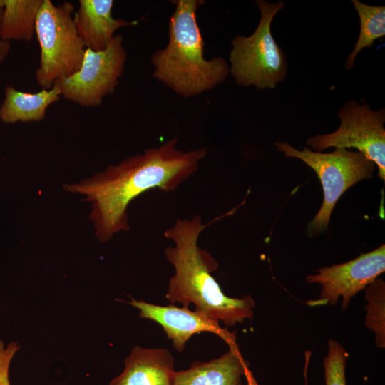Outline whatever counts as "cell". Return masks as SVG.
I'll return each mask as SVG.
<instances>
[{"mask_svg":"<svg viewBox=\"0 0 385 385\" xmlns=\"http://www.w3.org/2000/svg\"><path fill=\"white\" fill-rule=\"evenodd\" d=\"M177 144L174 137L88 179L64 185L65 190L83 195L91 203L90 220L100 242L130 230L127 209L132 200L152 189L173 191L198 170L206 148L185 151Z\"/></svg>","mask_w":385,"mask_h":385,"instance_id":"6da1fadb","label":"cell"},{"mask_svg":"<svg viewBox=\"0 0 385 385\" xmlns=\"http://www.w3.org/2000/svg\"><path fill=\"white\" fill-rule=\"evenodd\" d=\"M202 224L200 215L192 218L178 219L164 232L174 245L165 250L175 274L169 279L166 299L195 310L207 317L222 321L225 326H235L254 315L255 300L250 295L242 298L230 297L224 294L212 273L218 264L206 250L198 245L202 230L210 225Z\"/></svg>","mask_w":385,"mask_h":385,"instance_id":"7a4b0ae2","label":"cell"},{"mask_svg":"<svg viewBox=\"0 0 385 385\" xmlns=\"http://www.w3.org/2000/svg\"><path fill=\"white\" fill-rule=\"evenodd\" d=\"M170 16L167 46L151 56L153 77L177 94L188 98L213 89L223 83L230 73L222 57L207 60L204 41L197 23L196 13L203 1H175Z\"/></svg>","mask_w":385,"mask_h":385,"instance_id":"3957f363","label":"cell"},{"mask_svg":"<svg viewBox=\"0 0 385 385\" xmlns=\"http://www.w3.org/2000/svg\"><path fill=\"white\" fill-rule=\"evenodd\" d=\"M255 2L261 14L260 22L250 36L238 35L232 39L230 73L240 86L272 89L287 73L286 55L271 31L274 17L285 4L282 1Z\"/></svg>","mask_w":385,"mask_h":385,"instance_id":"277c9868","label":"cell"},{"mask_svg":"<svg viewBox=\"0 0 385 385\" xmlns=\"http://www.w3.org/2000/svg\"><path fill=\"white\" fill-rule=\"evenodd\" d=\"M73 10L70 2L56 6L43 0L38 13L35 32L41 58L35 76L43 89H51L57 80L72 76L82 65L86 47L77 33Z\"/></svg>","mask_w":385,"mask_h":385,"instance_id":"5b68a950","label":"cell"},{"mask_svg":"<svg viewBox=\"0 0 385 385\" xmlns=\"http://www.w3.org/2000/svg\"><path fill=\"white\" fill-rule=\"evenodd\" d=\"M279 152L287 158L304 161L317 174L324 192V200L319 212L309 223V236L324 232L332 210L341 195L356 182L372 176L375 164L361 153L336 148L332 153L312 151L308 148L299 150L287 142H275Z\"/></svg>","mask_w":385,"mask_h":385,"instance_id":"8992f818","label":"cell"},{"mask_svg":"<svg viewBox=\"0 0 385 385\" xmlns=\"http://www.w3.org/2000/svg\"><path fill=\"white\" fill-rule=\"evenodd\" d=\"M347 101L339 111L341 123L339 128L329 134L317 135L307 139V143L314 150L354 148L374 163L379 176L385 180V110L370 108L362 100Z\"/></svg>","mask_w":385,"mask_h":385,"instance_id":"52a82bcc","label":"cell"},{"mask_svg":"<svg viewBox=\"0 0 385 385\" xmlns=\"http://www.w3.org/2000/svg\"><path fill=\"white\" fill-rule=\"evenodd\" d=\"M123 41L121 35H115L103 51L86 48L80 69L53 86L66 100L83 107L100 106L104 97L114 92L123 75L127 58Z\"/></svg>","mask_w":385,"mask_h":385,"instance_id":"ba28073f","label":"cell"},{"mask_svg":"<svg viewBox=\"0 0 385 385\" xmlns=\"http://www.w3.org/2000/svg\"><path fill=\"white\" fill-rule=\"evenodd\" d=\"M317 274H309V284L322 286L319 299L309 300L310 307L334 305L342 297V309L345 310L352 297L366 288L385 271V245L349 262L317 270Z\"/></svg>","mask_w":385,"mask_h":385,"instance_id":"9c48e42d","label":"cell"},{"mask_svg":"<svg viewBox=\"0 0 385 385\" xmlns=\"http://www.w3.org/2000/svg\"><path fill=\"white\" fill-rule=\"evenodd\" d=\"M139 310V316L155 322L162 327L168 339L178 352H181L190 338L200 332L216 334L229 346L237 345L235 332H230L220 325L219 321L211 319L188 307L170 304L161 306L131 298L128 302Z\"/></svg>","mask_w":385,"mask_h":385,"instance_id":"30bf717a","label":"cell"},{"mask_svg":"<svg viewBox=\"0 0 385 385\" xmlns=\"http://www.w3.org/2000/svg\"><path fill=\"white\" fill-rule=\"evenodd\" d=\"M124 364L108 385H173L174 359L167 349L135 346Z\"/></svg>","mask_w":385,"mask_h":385,"instance_id":"8fae6325","label":"cell"},{"mask_svg":"<svg viewBox=\"0 0 385 385\" xmlns=\"http://www.w3.org/2000/svg\"><path fill=\"white\" fill-rule=\"evenodd\" d=\"M112 0H80L73 15L76 29L86 48L101 51L106 48L119 29L137 24L112 16Z\"/></svg>","mask_w":385,"mask_h":385,"instance_id":"7c38bea8","label":"cell"},{"mask_svg":"<svg viewBox=\"0 0 385 385\" xmlns=\"http://www.w3.org/2000/svg\"><path fill=\"white\" fill-rule=\"evenodd\" d=\"M248 369L237 344L217 359L197 361L188 369L175 371L173 385H244L242 378Z\"/></svg>","mask_w":385,"mask_h":385,"instance_id":"4fadbf2b","label":"cell"},{"mask_svg":"<svg viewBox=\"0 0 385 385\" xmlns=\"http://www.w3.org/2000/svg\"><path fill=\"white\" fill-rule=\"evenodd\" d=\"M4 93L5 97L0 106V120L4 123L42 120L47 108L61 96L60 90L55 86L51 89H42L34 93L7 86Z\"/></svg>","mask_w":385,"mask_h":385,"instance_id":"5bb4252c","label":"cell"},{"mask_svg":"<svg viewBox=\"0 0 385 385\" xmlns=\"http://www.w3.org/2000/svg\"><path fill=\"white\" fill-rule=\"evenodd\" d=\"M43 0H4L0 37L5 41H30L35 33L36 21Z\"/></svg>","mask_w":385,"mask_h":385,"instance_id":"9a60e30c","label":"cell"},{"mask_svg":"<svg viewBox=\"0 0 385 385\" xmlns=\"http://www.w3.org/2000/svg\"><path fill=\"white\" fill-rule=\"evenodd\" d=\"M360 22L357 41L345 62L346 70L354 67L355 58L366 48H372L375 41L385 36V6H372L358 0L351 1Z\"/></svg>","mask_w":385,"mask_h":385,"instance_id":"2e32d148","label":"cell"},{"mask_svg":"<svg viewBox=\"0 0 385 385\" xmlns=\"http://www.w3.org/2000/svg\"><path fill=\"white\" fill-rule=\"evenodd\" d=\"M365 306L366 314L364 325L375 334V344L378 348L385 347V283L376 278L366 287Z\"/></svg>","mask_w":385,"mask_h":385,"instance_id":"e0dca14e","label":"cell"},{"mask_svg":"<svg viewBox=\"0 0 385 385\" xmlns=\"http://www.w3.org/2000/svg\"><path fill=\"white\" fill-rule=\"evenodd\" d=\"M323 361L325 385H346L345 369L349 354L338 342L329 339Z\"/></svg>","mask_w":385,"mask_h":385,"instance_id":"ac0fdd59","label":"cell"},{"mask_svg":"<svg viewBox=\"0 0 385 385\" xmlns=\"http://www.w3.org/2000/svg\"><path fill=\"white\" fill-rule=\"evenodd\" d=\"M17 342H13L6 347L0 340V385H10L9 366L12 359L19 350Z\"/></svg>","mask_w":385,"mask_h":385,"instance_id":"d6986e66","label":"cell"},{"mask_svg":"<svg viewBox=\"0 0 385 385\" xmlns=\"http://www.w3.org/2000/svg\"><path fill=\"white\" fill-rule=\"evenodd\" d=\"M2 11H0V22L2 16ZM10 43L8 41L2 40L0 37V62H2L9 55L10 51Z\"/></svg>","mask_w":385,"mask_h":385,"instance_id":"ffe728a7","label":"cell"},{"mask_svg":"<svg viewBox=\"0 0 385 385\" xmlns=\"http://www.w3.org/2000/svg\"><path fill=\"white\" fill-rule=\"evenodd\" d=\"M245 378L247 381V385H259L250 369L247 370Z\"/></svg>","mask_w":385,"mask_h":385,"instance_id":"44dd1931","label":"cell"},{"mask_svg":"<svg viewBox=\"0 0 385 385\" xmlns=\"http://www.w3.org/2000/svg\"><path fill=\"white\" fill-rule=\"evenodd\" d=\"M4 8V0H0V11L3 10Z\"/></svg>","mask_w":385,"mask_h":385,"instance_id":"7402d4cb","label":"cell"}]
</instances>
